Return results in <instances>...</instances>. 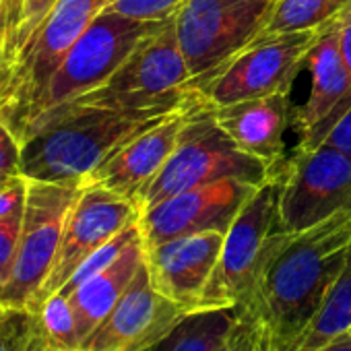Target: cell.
Returning a JSON list of instances; mask_svg holds the SVG:
<instances>
[{
	"mask_svg": "<svg viewBox=\"0 0 351 351\" xmlns=\"http://www.w3.org/2000/svg\"><path fill=\"white\" fill-rule=\"evenodd\" d=\"M0 169L21 173V141L0 110Z\"/></svg>",
	"mask_w": 351,
	"mask_h": 351,
	"instance_id": "29",
	"label": "cell"
},
{
	"mask_svg": "<svg viewBox=\"0 0 351 351\" xmlns=\"http://www.w3.org/2000/svg\"><path fill=\"white\" fill-rule=\"evenodd\" d=\"M238 316L240 310L193 312L149 351H221Z\"/></svg>",
	"mask_w": 351,
	"mask_h": 351,
	"instance_id": "20",
	"label": "cell"
},
{
	"mask_svg": "<svg viewBox=\"0 0 351 351\" xmlns=\"http://www.w3.org/2000/svg\"><path fill=\"white\" fill-rule=\"evenodd\" d=\"M21 217L0 219V287L7 285V281L13 275L17 248H19V236H21Z\"/></svg>",
	"mask_w": 351,
	"mask_h": 351,
	"instance_id": "27",
	"label": "cell"
},
{
	"mask_svg": "<svg viewBox=\"0 0 351 351\" xmlns=\"http://www.w3.org/2000/svg\"><path fill=\"white\" fill-rule=\"evenodd\" d=\"M108 0H60L9 69V91L0 101L7 122L19 132L64 56L104 11Z\"/></svg>",
	"mask_w": 351,
	"mask_h": 351,
	"instance_id": "8",
	"label": "cell"
},
{
	"mask_svg": "<svg viewBox=\"0 0 351 351\" xmlns=\"http://www.w3.org/2000/svg\"><path fill=\"white\" fill-rule=\"evenodd\" d=\"M261 184L221 180L173 195L138 215L143 246H155L180 236L199 232L226 234Z\"/></svg>",
	"mask_w": 351,
	"mask_h": 351,
	"instance_id": "13",
	"label": "cell"
},
{
	"mask_svg": "<svg viewBox=\"0 0 351 351\" xmlns=\"http://www.w3.org/2000/svg\"><path fill=\"white\" fill-rule=\"evenodd\" d=\"M189 85L191 71L182 56L178 36H176V23L171 19L159 32L143 40L120 64V69L99 87L42 114L40 118L69 108H110L167 114L193 99L195 91H191Z\"/></svg>",
	"mask_w": 351,
	"mask_h": 351,
	"instance_id": "4",
	"label": "cell"
},
{
	"mask_svg": "<svg viewBox=\"0 0 351 351\" xmlns=\"http://www.w3.org/2000/svg\"><path fill=\"white\" fill-rule=\"evenodd\" d=\"M318 351H351V332H343V335L335 337L330 343H326Z\"/></svg>",
	"mask_w": 351,
	"mask_h": 351,
	"instance_id": "33",
	"label": "cell"
},
{
	"mask_svg": "<svg viewBox=\"0 0 351 351\" xmlns=\"http://www.w3.org/2000/svg\"><path fill=\"white\" fill-rule=\"evenodd\" d=\"M189 314L153 287L143 263L124 295L81 343L79 351H149Z\"/></svg>",
	"mask_w": 351,
	"mask_h": 351,
	"instance_id": "14",
	"label": "cell"
},
{
	"mask_svg": "<svg viewBox=\"0 0 351 351\" xmlns=\"http://www.w3.org/2000/svg\"><path fill=\"white\" fill-rule=\"evenodd\" d=\"M40 314L46 339L50 349L54 351H79L81 339L77 332L75 314L71 302L64 293L56 291L44 300V304L36 310Z\"/></svg>",
	"mask_w": 351,
	"mask_h": 351,
	"instance_id": "24",
	"label": "cell"
},
{
	"mask_svg": "<svg viewBox=\"0 0 351 351\" xmlns=\"http://www.w3.org/2000/svg\"><path fill=\"white\" fill-rule=\"evenodd\" d=\"M351 330V252L345 269L330 287L322 308L302 335L295 351H318L335 337Z\"/></svg>",
	"mask_w": 351,
	"mask_h": 351,
	"instance_id": "21",
	"label": "cell"
},
{
	"mask_svg": "<svg viewBox=\"0 0 351 351\" xmlns=\"http://www.w3.org/2000/svg\"><path fill=\"white\" fill-rule=\"evenodd\" d=\"M324 25L248 44L219 66L197 93L215 108L277 91H291L310 50L320 40Z\"/></svg>",
	"mask_w": 351,
	"mask_h": 351,
	"instance_id": "11",
	"label": "cell"
},
{
	"mask_svg": "<svg viewBox=\"0 0 351 351\" xmlns=\"http://www.w3.org/2000/svg\"><path fill=\"white\" fill-rule=\"evenodd\" d=\"M275 178L285 232H302L351 205V153L335 145L295 147Z\"/></svg>",
	"mask_w": 351,
	"mask_h": 351,
	"instance_id": "10",
	"label": "cell"
},
{
	"mask_svg": "<svg viewBox=\"0 0 351 351\" xmlns=\"http://www.w3.org/2000/svg\"><path fill=\"white\" fill-rule=\"evenodd\" d=\"M81 189L83 184L77 182L27 178V199L13 275L7 285L0 287V304L5 308L34 310L52 273L66 217Z\"/></svg>",
	"mask_w": 351,
	"mask_h": 351,
	"instance_id": "7",
	"label": "cell"
},
{
	"mask_svg": "<svg viewBox=\"0 0 351 351\" xmlns=\"http://www.w3.org/2000/svg\"><path fill=\"white\" fill-rule=\"evenodd\" d=\"M50 351H54V349H50Z\"/></svg>",
	"mask_w": 351,
	"mask_h": 351,
	"instance_id": "37",
	"label": "cell"
},
{
	"mask_svg": "<svg viewBox=\"0 0 351 351\" xmlns=\"http://www.w3.org/2000/svg\"><path fill=\"white\" fill-rule=\"evenodd\" d=\"M347 3L349 0H275L269 19L252 42L316 29L335 19L347 7Z\"/></svg>",
	"mask_w": 351,
	"mask_h": 351,
	"instance_id": "22",
	"label": "cell"
},
{
	"mask_svg": "<svg viewBox=\"0 0 351 351\" xmlns=\"http://www.w3.org/2000/svg\"><path fill=\"white\" fill-rule=\"evenodd\" d=\"M5 310H7V308H5L3 304H0V316H3V314H5Z\"/></svg>",
	"mask_w": 351,
	"mask_h": 351,
	"instance_id": "36",
	"label": "cell"
},
{
	"mask_svg": "<svg viewBox=\"0 0 351 351\" xmlns=\"http://www.w3.org/2000/svg\"><path fill=\"white\" fill-rule=\"evenodd\" d=\"M351 252V205L302 230H275L248 304L269 339V351H295Z\"/></svg>",
	"mask_w": 351,
	"mask_h": 351,
	"instance_id": "1",
	"label": "cell"
},
{
	"mask_svg": "<svg viewBox=\"0 0 351 351\" xmlns=\"http://www.w3.org/2000/svg\"><path fill=\"white\" fill-rule=\"evenodd\" d=\"M293 110L289 91H277L228 106H215L213 116L221 130L242 151L267 163L271 178H275L287 159L283 134L285 128L293 124Z\"/></svg>",
	"mask_w": 351,
	"mask_h": 351,
	"instance_id": "18",
	"label": "cell"
},
{
	"mask_svg": "<svg viewBox=\"0 0 351 351\" xmlns=\"http://www.w3.org/2000/svg\"><path fill=\"white\" fill-rule=\"evenodd\" d=\"M306 64L310 71V93L308 99L293 110L291 126L302 134L298 147H316L343 118L351 91V75L339 48L337 17L324 25Z\"/></svg>",
	"mask_w": 351,
	"mask_h": 351,
	"instance_id": "16",
	"label": "cell"
},
{
	"mask_svg": "<svg viewBox=\"0 0 351 351\" xmlns=\"http://www.w3.org/2000/svg\"><path fill=\"white\" fill-rule=\"evenodd\" d=\"M58 3H60V0H25L23 19H21L19 32H17V38H15V56L34 38V34L42 27V23L48 19V15L54 11V7Z\"/></svg>",
	"mask_w": 351,
	"mask_h": 351,
	"instance_id": "28",
	"label": "cell"
},
{
	"mask_svg": "<svg viewBox=\"0 0 351 351\" xmlns=\"http://www.w3.org/2000/svg\"><path fill=\"white\" fill-rule=\"evenodd\" d=\"M191 101L178 110L167 112L157 122L124 143L99 167L85 176L81 184L101 186L134 201L136 195L161 171L167 157L171 155L184 126Z\"/></svg>",
	"mask_w": 351,
	"mask_h": 351,
	"instance_id": "17",
	"label": "cell"
},
{
	"mask_svg": "<svg viewBox=\"0 0 351 351\" xmlns=\"http://www.w3.org/2000/svg\"><path fill=\"white\" fill-rule=\"evenodd\" d=\"M17 176H21V173H9V171H3L0 169V189H5V186H9Z\"/></svg>",
	"mask_w": 351,
	"mask_h": 351,
	"instance_id": "35",
	"label": "cell"
},
{
	"mask_svg": "<svg viewBox=\"0 0 351 351\" xmlns=\"http://www.w3.org/2000/svg\"><path fill=\"white\" fill-rule=\"evenodd\" d=\"M0 351H50L40 314L27 308H7L0 316Z\"/></svg>",
	"mask_w": 351,
	"mask_h": 351,
	"instance_id": "23",
	"label": "cell"
},
{
	"mask_svg": "<svg viewBox=\"0 0 351 351\" xmlns=\"http://www.w3.org/2000/svg\"><path fill=\"white\" fill-rule=\"evenodd\" d=\"M161 116L165 114L110 108H69L48 114L21 138V176L81 184L114 151Z\"/></svg>",
	"mask_w": 351,
	"mask_h": 351,
	"instance_id": "2",
	"label": "cell"
},
{
	"mask_svg": "<svg viewBox=\"0 0 351 351\" xmlns=\"http://www.w3.org/2000/svg\"><path fill=\"white\" fill-rule=\"evenodd\" d=\"M269 178L267 163L242 151L215 122L213 108L195 91L178 143L161 171L136 195L134 203L143 211L178 193L221 180L263 184Z\"/></svg>",
	"mask_w": 351,
	"mask_h": 351,
	"instance_id": "3",
	"label": "cell"
},
{
	"mask_svg": "<svg viewBox=\"0 0 351 351\" xmlns=\"http://www.w3.org/2000/svg\"><path fill=\"white\" fill-rule=\"evenodd\" d=\"M223 238L226 234L221 232H199L145 246V267L153 287L186 312H199L201 298L219 261Z\"/></svg>",
	"mask_w": 351,
	"mask_h": 351,
	"instance_id": "15",
	"label": "cell"
},
{
	"mask_svg": "<svg viewBox=\"0 0 351 351\" xmlns=\"http://www.w3.org/2000/svg\"><path fill=\"white\" fill-rule=\"evenodd\" d=\"M25 199H27V178L17 176V178L0 189V219L21 217L25 211Z\"/></svg>",
	"mask_w": 351,
	"mask_h": 351,
	"instance_id": "30",
	"label": "cell"
},
{
	"mask_svg": "<svg viewBox=\"0 0 351 351\" xmlns=\"http://www.w3.org/2000/svg\"><path fill=\"white\" fill-rule=\"evenodd\" d=\"M25 0H0V66L11 69Z\"/></svg>",
	"mask_w": 351,
	"mask_h": 351,
	"instance_id": "26",
	"label": "cell"
},
{
	"mask_svg": "<svg viewBox=\"0 0 351 351\" xmlns=\"http://www.w3.org/2000/svg\"><path fill=\"white\" fill-rule=\"evenodd\" d=\"M165 23H143L101 11L60 62L58 71L19 128L17 138L21 141L25 130L42 114L99 87L120 69L143 40L159 32Z\"/></svg>",
	"mask_w": 351,
	"mask_h": 351,
	"instance_id": "5",
	"label": "cell"
},
{
	"mask_svg": "<svg viewBox=\"0 0 351 351\" xmlns=\"http://www.w3.org/2000/svg\"><path fill=\"white\" fill-rule=\"evenodd\" d=\"M322 143L335 145V147L351 153V110L332 126V130L326 134V138Z\"/></svg>",
	"mask_w": 351,
	"mask_h": 351,
	"instance_id": "32",
	"label": "cell"
},
{
	"mask_svg": "<svg viewBox=\"0 0 351 351\" xmlns=\"http://www.w3.org/2000/svg\"><path fill=\"white\" fill-rule=\"evenodd\" d=\"M143 263H145V246L138 234L112 265L91 275L69 293H64L71 302L81 343L112 312V308L118 304V300L124 295V291L136 277Z\"/></svg>",
	"mask_w": 351,
	"mask_h": 351,
	"instance_id": "19",
	"label": "cell"
},
{
	"mask_svg": "<svg viewBox=\"0 0 351 351\" xmlns=\"http://www.w3.org/2000/svg\"><path fill=\"white\" fill-rule=\"evenodd\" d=\"M138 215L141 211L132 199L101 186H83L66 217L52 273L38 295L34 312L46 298L66 285L85 258L136 223Z\"/></svg>",
	"mask_w": 351,
	"mask_h": 351,
	"instance_id": "12",
	"label": "cell"
},
{
	"mask_svg": "<svg viewBox=\"0 0 351 351\" xmlns=\"http://www.w3.org/2000/svg\"><path fill=\"white\" fill-rule=\"evenodd\" d=\"M186 0H108L104 11L143 23H165L176 19Z\"/></svg>",
	"mask_w": 351,
	"mask_h": 351,
	"instance_id": "25",
	"label": "cell"
},
{
	"mask_svg": "<svg viewBox=\"0 0 351 351\" xmlns=\"http://www.w3.org/2000/svg\"><path fill=\"white\" fill-rule=\"evenodd\" d=\"M337 27H339V48H341L345 66H347V71L351 75V0L347 3V7L337 15ZM349 110H351V91H349V97H347L345 114Z\"/></svg>",
	"mask_w": 351,
	"mask_h": 351,
	"instance_id": "31",
	"label": "cell"
},
{
	"mask_svg": "<svg viewBox=\"0 0 351 351\" xmlns=\"http://www.w3.org/2000/svg\"><path fill=\"white\" fill-rule=\"evenodd\" d=\"M279 230V182L269 178L244 203L226 232L219 261L201 298L203 310H240L248 304L269 236Z\"/></svg>",
	"mask_w": 351,
	"mask_h": 351,
	"instance_id": "9",
	"label": "cell"
},
{
	"mask_svg": "<svg viewBox=\"0 0 351 351\" xmlns=\"http://www.w3.org/2000/svg\"><path fill=\"white\" fill-rule=\"evenodd\" d=\"M273 5L275 0H186L173 23L191 91L258 36Z\"/></svg>",
	"mask_w": 351,
	"mask_h": 351,
	"instance_id": "6",
	"label": "cell"
},
{
	"mask_svg": "<svg viewBox=\"0 0 351 351\" xmlns=\"http://www.w3.org/2000/svg\"><path fill=\"white\" fill-rule=\"evenodd\" d=\"M7 91H9V69L0 66V101L7 97Z\"/></svg>",
	"mask_w": 351,
	"mask_h": 351,
	"instance_id": "34",
	"label": "cell"
},
{
	"mask_svg": "<svg viewBox=\"0 0 351 351\" xmlns=\"http://www.w3.org/2000/svg\"><path fill=\"white\" fill-rule=\"evenodd\" d=\"M349 332H351V330H349Z\"/></svg>",
	"mask_w": 351,
	"mask_h": 351,
	"instance_id": "38",
	"label": "cell"
}]
</instances>
